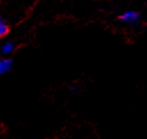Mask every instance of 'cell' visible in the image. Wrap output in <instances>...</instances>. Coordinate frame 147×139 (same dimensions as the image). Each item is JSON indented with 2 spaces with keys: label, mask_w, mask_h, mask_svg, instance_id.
<instances>
[{
  "label": "cell",
  "mask_w": 147,
  "mask_h": 139,
  "mask_svg": "<svg viewBox=\"0 0 147 139\" xmlns=\"http://www.w3.org/2000/svg\"><path fill=\"white\" fill-rule=\"evenodd\" d=\"M119 21L125 24H137L140 21V13L137 10H126L119 16Z\"/></svg>",
  "instance_id": "6da1fadb"
},
{
  "label": "cell",
  "mask_w": 147,
  "mask_h": 139,
  "mask_svg": "<svg viewBox=\"0 0 147 139\" xmlns=\"http://www.w3.org/2000/svg\"><path fill=\"white\" fill-rule=\"evenodd\" d=\"M11 65H13V62L11 60L9 59H2L0 60V76L8 72L10 69H11Z\"/></svg>",
  "instance_id": "7a4b0ae2"
},
{
  "label": "cell",
  "mask_w": 147,
  "mask_h": 139,
  "mask_svg": "<svg viewBox=\"0 0 147 139\" xmlns=\"http://www.w3.org/2000/svg\"><path fill=\"white\" fill-rule=\"evenodd\" d=\"M14 49V44L13 43H5L1 46V53L5 55H8L9 53H11Z\"/></svg>",
  "instance_id": "3957f363"
},
{
  "label": "cell",
  "mask_w": 147,
  "mask_h": 139,
  "mask_svg": "<svg viewBox=\"0 0 147 139\" xmlns=\"http://www.w3.org/2000/svg\"><path fill=\"white\" fill-rule=\"evenodd\" d=\"M9 32V26L7 25V23L2 20V17L0 16V37L6 36Z\"/></svg>",
  "instance_id": "277c9868"
}]
</instances>
